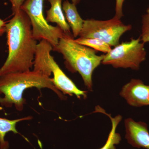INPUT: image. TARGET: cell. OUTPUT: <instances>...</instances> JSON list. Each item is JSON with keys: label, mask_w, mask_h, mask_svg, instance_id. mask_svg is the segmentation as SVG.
Returning <instances> with one entry per match:
<instances>
[{"label": "cell", "mask_w": 149, "mask_h": 149, "mask_svg": "<svg viewBox=\"0 0 149 149\" xmlns=\"http://www.w3.org/2000/svg\"><path fill=\"white\" fill-rule=\"evenodd\" d=\"M53 47L45 40H42L37 45L34 61V70L50 77L53 74L52 80L55 86L63 95H74L78 98L83 97L87 98V92L77 88L74 82L67 76L57 63L51 54Z\"/></svg>", "instance_id": "4"}, {"label": "cell", "mask_w": 149, "mask_h": 149, "mask_svg": "<svg viewBox=\"0 0 149 149\" xmlns=\"http://www.w3.org/2000/svg\"><path fill=\"white\" fill-rule=\"evenodd\" d=\"M74 40L73 36L65 35L60 39L53 50L62 55L67 69L72 73L78 72L85 86L92 91L93 72L102 63L104 55H97L95 50L78 44Z\"/></svg>", "instance_id": "3"}, {"label": "cell", "mask_w": 149, "mask_h": 149, "mask_svg": "<svg viewBox=\"0 0 149 149\" xmlns=\"http://www.w3.org/2000/svg\"><path fill=\"white\" fill-rule=\"evenodd\" d=\"M32 118L30 116H28L15 120H9L0 117V149H8L9 148V143L5 140V137L8 133L12 132L15 134H20L16 128L18 123L30 120Z\"/></svg>", "instance_id": "12"}, {"label": "cell", "mask_w": 149, "mask_h": 149, "mask_svg": "<svg viewBox=\"0 0 149 149\" xmlns=\"http://www.w3.org/2000/svg\"><path fill=\"white\" fill-rule=\"evenodd\" d=\"M95 112L102 113L106 115L110 118L111 121L112 128L106 143L103 146L99 149H116L115 145H118L120 143L121 141V137L120 134L116 133V131L118 125L122 120V116L120 115H118L113 118L110 114L107 113L100 107H96Z\"/></svg>", "instance_id": "13"}, {"label": "cell", "mask_w": 149, "mask_h": 149, "mask_svg": "<svg viewBox=\"0 0 149 149\" xmlns=\"http://www.w3.org/2000/svg\"><path fill=\"white\" fill-rule=\"evenodd\" d=\"M43 5L44 0H26L20 9L29 17L34 39L37 41L45 40L53 48L66 35L58 26L49 24L44 16Z\"/></svg>", "instance_id": "6"}, {"label": "cell", "mask_w": 149, "mask_h": 149, "mask_svg": "<svg viewBox=\"0 0 149 149\" xmlns=\"http://www.w3.org/2000/svg\"><path fill=\"white\" fill-rule=\"evenodd\" d=\"M50 3L51 8L47 11L46 20L48 22L56 23L65 34L72 36L62 8V0H48Z\"/></svg>", "instance_id": "10"}, {"label": "cell", "mask_w": 149, "mask_h": 149, "mask_svg": "<svg viewBox=\"0 0 149 149\" xmlns=\"http://www.w3.org/2000/svg\"><path fill=\"white\" fill-rule=\"evenodd\" d=\"M125 138L135 148L149 149V133L145 123L136 122L131 118L125 120Z\"/></svg>", "instance_id": "9"}, {"label": "cell", "mask_w": 149, "mask_h": 149, "mask_svg": "<svg viewBox=\"0 0 149 149\" xmlns=\"http://www.w3.org/2000/svg\"><path fill=\"white\" fill-rule=\"evenodd\" d=\"M76 6L73 3H70L68 0L64 1L62 6L65 18L72 30L74 38L79 36L84 22V20L81 18L77 11Z\"/></svg>", "instance_id": "11"}, {"label": "cell", "mask_w": 149, "mask_h": 149, "mask_svg": "<svg viewBox=\"0 0 149 149\" xmlns=\"http://www.w3.org/2000/svg\"><path fill=\"white\" fill-rule=\"evenodd\" d=\"M140 39L144 44L149 43V7L146 13L143 15L142 19V27Z\"/></svg>", "instance_id": "15"}, {"label": "cell", "mask_w": 149, "mask_h": 149, "mask_svg": "<svg viewBox=\"0 0 149 149\" xmlns=\"http://www.w3.org/2000/svg\"><path fill=\"white\" fill-rule=\"evenodd\" d=\"M125 0H116L115 15L114 17L120 19L123 15V6Z\"/></svg>", "instance_id": "16"}, {"label": "cell", "mask_w": 149, "mask_h": 149, "mask_svg": "<svg viewBox=\"0 0 149 149\" xmlns=\"http://www.w3.org/2000/svg\"><path fill=\"white\" fill-rule=\"evenodd\" d=\"M8 54L0 68V77L13 72L29 71L34 65L38 43L32 35L31 22L21 9L6 24Z\"/></svg>", "instance_id": "1"}, {"label": "cell", "mask_w": 149, "mask_h": 149, "mask_svg": "<svg viewBox=\"0 0 149 149\" xmlns=\"http://www.w3.org/2000/svg\"><path fill=\"white\" fill-rule=\"evenodd\" d=\"M120 95L131 106L149 105V85L139 79H132L124 85Z\"/></svg>", "instance_id": "8"}, {"label": "cell", "mask_w": 149, "mask_h": 149, "mask_svg": "<svg viewBox=\"0 0 149 149\" xmlns=\"http://www.w3.org/2000/svg\"><path fill=\"white\" fill-rule=\"evenodd\" d=\"M78 44L92 48L96 51H100L104 53H107L111 50V47L102 40L93 38L79 37L74 39Z\"/></svg>", "instance_id": "14"}, {"label": "cell", "mask_w": 149, "mask_h": 149, "mask_svg": "<svg viewBox=\"0 0 149 149\" xmlns=\"http://www.w3.org/2000/svg\"><path fill=\"white\" fill-rule=\"evenodd\" d=\"M6 29V23L2 19H0V37L2 36L5 32Z\"/></svg>", "instance_id": "18"}, {"label": "cell", "mask_w": 149, "mask_h": 149, "mask_svg": "<svg viewBox=\"0 0 149 149\" xmlns=\"http://www.w3.org/2000/svg\"><path fill=\"white\" fill-rule=\"evenodd\" d=\"M36 88L50 89L61 100L66 98L54 84L52 78L48 77L35 70L8 73L0 77V104L6 107L14 105L15 108L21 111L24 108L25 100L23 97L24 91L28 88Z\"/></svg>", "instance_id": "2"}, {"label": "cell", "mask_w": 149, "mask_h": 149, "mask_svg": "<svg viewBox=\"0 0 149 149\" xmlns=\"http://www.w3.org/2000/svg\"><path fill=\"white\" fill-rule=\"evenodd\" d=\"M71 1H72V3L76 5H77V4L79 3L80 2L81 0H71Z\"/></svg>", "instance_id": "19"}, {"label": "cell", "mask_w": 149, "mask_h": 149, "mask_svg": "<svg viewBox=\"0 0 149 149\" xmlns=\"http://www.w3.org/2000/svg\"><path fill=\"white\" fill-rule=\"evenodd\" d=\"M140 37L118 44L104 55L102 63L110 65L115 68H130L138 70L146 59L147 53Z\"/></svg>", "instance_id": "5"}, {"label": "cell", "mask_w": 149, "mask_h": 149, "mask_svg": "<svg viewBox=\"0 0 149 149\" xmlns=\"http://www.w3.org/2000/svg\"><path fill=\"white\" fill-rule=\"evenodd\" d=\"M132 27L130 24H123L120 19L114 16L107 20L90 19L84 20L79 36L82 38L99 39L111 47H115L119 44L122 35L131 30Z\"/></svg>", "instance_id": "7"}, {"label": "cell", "mask_w": 149, "mask_h": 149, "mask_svg": "<svg viewBox=\"0 0 149 149\" xmlns=\"http://www.w3.org/2000/svg\"><path fill=\"white\" fill-rule=\"evenodd\" d=\"M12 6V10L13 15L20 10L22 6L26 0H9Z\"/></svg>", "instance_id": "17"}]
</instances>
